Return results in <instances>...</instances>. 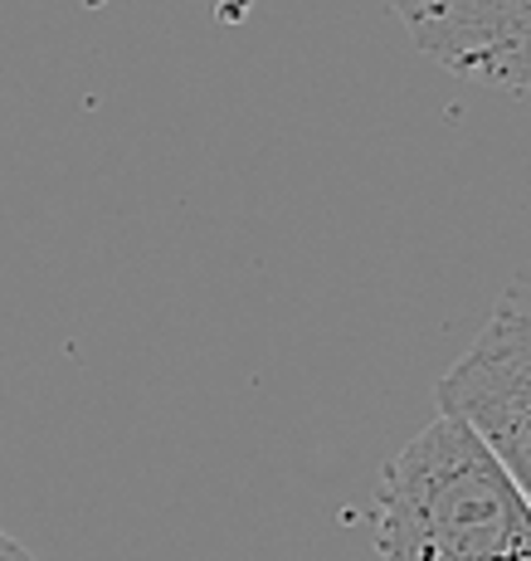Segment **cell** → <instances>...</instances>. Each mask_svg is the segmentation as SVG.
<instances>
[{"label":"cell","instance_id":"obj_2","mask_svg":"<svg viewBox=\"0 0 531 561\" xmlns=\"http://www.w3.org/2000/svg\"><path fill=\"white\" fill-rule=\"evenodd\" d=\"M439 415H453L493 449L531 508V312L507 298L469 352L439 376Z\"/></svg>","mask_w":531,"mask_h":561},{"label":"cell","instance_id":"obj_1","mask_svg":"<svg viewBox=\"0 0 531 561\" xmlns=\"http://www.w3.org/2000/svg\"><path fill=\"white\" fill-rule=\"evenodd\" d=\"M371 537L381 561H531V508L463 420L435 415L385 459Z\"/></svg>","mask_w":531,"mask_h":561},{"label":"cell","instance_id":"obj_5","mask_svg":"<svg viewBox=\"0 0 531 561\" xmlns=\"http://www.w3.org/2000/svg\"><path fill=\"white\" fill-rule=\"evenodd\" d=\"M522 93H531V69H527V89H522Z\"/></svg>","mask_w":531,"mask_h":561},{"label":"cell","instance_id":"obj_4","mask_svg":"<svg viewBox=\"0 0 531 561\" xmlns=\"http://www.w3.org/2000/svg\"><path fill=\"white\" fill-rule=\"evenodd\" d=\"M0 561H39L35 552H25V547L15 542V537L5 533V527H0Z\"/></svg>","mask_w":531,"mask_h":561},{"label":"cell","instance_id":"obj_3","mask_svg":"<svg viewBox=\"0 0 531 561\" xmlns=\"http://www.w3.org/2000/svg\"><path fill=\"white\" fill-rule=\"evenodd\" d=\"M435 64L483 89L522 93L531 69V0H385Z\"/></svg>","mask_w":531,"mask_h":561}]
</instances>
